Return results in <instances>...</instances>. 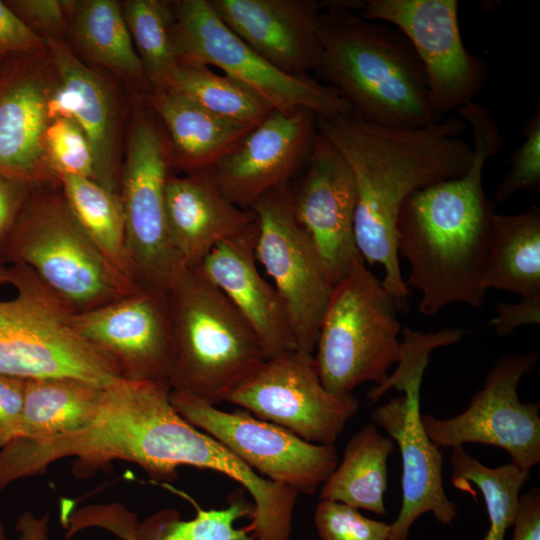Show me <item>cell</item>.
Masks as SVG:
<instances>
[{"instance_id":"25","label":"cell","mask_w":540,"mask_h":540,"mask_svg":"<svg viewBox=\"0 0 540 540\" xmlns=\"http://www.w3.org/2000/svg\"><path fill=\"white\" fill-rule=\"evenodd\" d=\"M483 285L531 297L540 295V208L493 217Z\"/></svg>"},{"instance_id":"12","label":"cell","mask_w":540,"mask_h":540,"mask_svg":"<svg viewBox=\"0 0 540 540\" xmlns=\"http://www.w3.org/2000/svg\"><path fill=\"white\" fill-rule=\"evenodd\" d=\"M170 401L180 416L218 440L254 472L299 494H314L338 464L335 445L308 442L244 409L223 411L173 390Z\"/></svg>"},{"instance_id":"33","label":"cell","mask_w":540,"mask_h":540,"mask_svg":"<svg viewBox=\"0 0 540 540\" xmlns=\"http://www.w3.org/2000/svg\"><path fill=\"white\" fill-rule=\"evenodd\" d=\"M196 515L181 519L176 510L166 509L136 524L128 540H259L249 535L246 527L236 528L235 521L252 516L253 504L240 495H233L227 507L202 509L196 506Z\"/></svg>"},{"instance_id":"2","label":"cell","mask_w":540,"mask_h":540,"mask_svg":"<svg viewBox=\"0 0 540 540\" xmlns=\"http://www.w3.org/2000/svg\"><path fill=\"white\" fill-rule=\"evenodd\" d=\"M457 113L473 136L469 168L412 194L396 223L397 253L410 263L408 285L421 293L419 311L426 315L457 302L481 308L486 292L483 280L496 211L484 193L483 170L505 140L486 107L470 102Z\"/></svg>"},{"instance_id":"24","label":"cell","mask_w":540,"mask_h":540,"mask_svg":"<svg viewBox=\"0 0 540 540\" xmlns=\"http://www.w3.org/2000/svg\"><path fill=\"white\" fill-rule=\"evenodd\" d=\"M147 100L166 132L171 164L189 174L210 171L255 127L220 117L175 90L151 91Z\"/></svg>"},{"instance_id":"37","label":"cell","mask_w":540,"mask_h":540,"mask_svg":"<svg viewBox=\"0 0 540 540\" xmlns=\"http://www.w3.org/2000/svg\"><path fill=\"white\" fill-rule=\"evenodd\" d=\"M46 45L41 38L6 3L0 1V56L37 52Z\"/></svg>"},{"instance_id":"29","label":"cell","mask_w":540,"mask_h":540,"mask_svg":"<svg viewBox=\"0 0 540 540\" xmlns=\"http://www.w3.org/2000/svg\"><path fill=\"white\" fill-rule=\"evenodd\" d=\"M57 180L73 215L94 247L118 274L134 284L127 258L120 194L87 178L60 175Z\"/></svg>"},{"instance_id":"1","label":"cell","mask_w":540,"mask_h":540,"mask_svg":"<svg viewBox=\"0 0 540 540\" xmlns=\"http://www.w3.org/2000/svg\"><path fill=\"white\" fill-rule=\"evenodd\" d=\"M316 128L345 158L355 181L354 236L368 264L384 268L383 286L403 305L409 295L399 265L396 223L415 192L458 177L472 161L459 116L419 128H387L354 114L316 116Z\"/></svg>"},{"instance_id":"43","label":"cell","mask_w":540,"mask_h":540,"mask_svg":"<svg viewBox=\"0 0 540 540\" xmlns=\"http://www.w3.org/2000/svg\"><path fill=\"white\" fill-rule=\"evenodd\" d=\"M15 529L18 533L17 540H49V517L35 516L32 512H23L17 519Z\"/></svg>"},{"instance_id":"15","label":"cell","mask_w":540,"mask_h":540,"mask_svg":"<svg viewBox=\"0 0 540 540\" xmlns=\"http://www.w3.org/2000/svg\"><path fill=\"white\" fill-rule=\"evenodd\" d=\"M536 358L535 352L505 355L462 413L448 419L422 415L432 442L439 448L466 443L498 447L508 453L512 464L530 471L540 462L539 404L521 402L517 387Z\"/></svg>"},{"instance_id":"4","label":"cell","mask_w":540,"mask_h":540,"mask_svg":"<svg viewBox=\"0 0 540 540\" xmlns=\"http://www.w3.org/2000/svg\"><path fill=\"white\" fill-rule=\"evenodd\" d=\"M172 366L168 382L217 405L267 359L247 321L198 267L184 266L168 291Z\"/></svg>"},{"instance_id":"3","label":"cell","mask_w":540,"mask_h":540,"mask_svg":"<svg viewBox=\"0 0 540 540\" xmlns=\"http://www.w3.org/2000/svg\"><path fill=\"white\" fill-rule=\"evenodd\" d=\"M322 4L320 64L315 71L350 105L352 114L387 128H419L441 120L424 68L396 28L362 18L356 1Z\"/></svg>"},{"instance_id":"30","label":"cell","mask_w":540,"mask_h":540,"mask_svg":"<svg viewBox=\"0 0 540 540\" xmlns=\"http://www.w3.org/2000/svg\"><path fill=\"white\" fill-rule=\"evenodd\" d=\"M168 89L186 95L220 117L251 126L258 125L274 111L249 86L225 74L219 75L201 63L179 62Z\"/></svg>"},{"instance_id":"31","label":"cell","mask_w":540,"mask_h":540,"mask_svg":"<svg viewBox=\"0 0 540 540\" xmlns=\"http://www.w3.org/2000/svg\"><path fill=\"white\" fill-rule=\"evenodd\" d=\"M122 10L147 84L152 91L167 90L179 63L171 1L127 0Z\"/></svg>"},{"instance_id":"5","label":"cell","mask_w":540,"mask_h":540,"mask_svg":"<svg viewBox=\"0 0 540 540\" xmlns=\"http://www.w3.org/2000/svg\"><path fill=\"white\" fill-rule=\"evenodd\" d=\"M401 355L395 371L367 395L370 402L380 399L390 388L404 392L372 411L373 424L386 431L398 445L402 463V503L390 524L388 540H407L412 524L423 514L433 513L442 524L458 516L457 506L444 491L440 448L427 435L420 412V387L430 353L458 342L462 329L423 333L409 327L402 330Z\"/></svg>"},{"instance_id":"16","label":"cell","mask_w":540,"mask_h":540,"mask_svg":"<svg viewBox=\"0 0 540 540\" xmlns=\"http://www.w3.org/2000/svg\"><path fill=\"white\" fill-rule=\"evenodd\" d=\"M70 323L121 378L168 381L172 340L167 292L137 286L112 302L72 314Z\"/></svg>"},{"instance_id":"35","label":"cell","mask_w":540,"mask_h":540,"mask_svg":"<svg viewBox=\"0 0 540 540\" xmlns=\"http://www.w3.org/2000/svg\"><path fill=\"white\" fill-rule=\"evenodd\" d=\"M523 142L509 159V168L498 183L494 200L501 203L519 191L540 189V106L525 123Z\"/></svg>"},{"instance_id":"10","label":"cell","mask_w":540,"mask_h":540,"mask_svg":"<svg viewBox=\"0 0 540 540\" xmlns=\"http://www.w3.org/2000/svg\"><path fill=\"white\" fill-rule=\"evenodd\" d=\"M170 165V146L162 124L158 118L140 113L132 124L120 171L126 251L133 283L164 292L185 266L166 225L165 185Z\"/></svg>"},{"instance_id":"36","label":"cell","mask_w":540,"mask_h":540,"mask_svg":"<svg viewBox=\"0 0 540 540\" xmlns=\"http://www.w3.org/2000/svg\"><path fill=\"white\" fill-rule=\"evenodd\" d=\"M314 523L321 540H388L391 527L346 504L320 500Z\"/></svg>"},{"instance_id":"11","label":"cell","mask_w":540,"mask_h":540,"mask_svg":"<svg viewBox=\"0 0 540 540\" xmlns=\"http://www.w3.org/2000/svg\"><path fill=\"white\" fill-rule=\"evenodd\" d=\"M251 210L258 223L256 259L284 304L297 350L314 355L320 323L335 284L296 220L288 185L261 196Z\"/></svg>"},{"instance_id":"6","label":"cell","mask_w":540,"mask_h":540,"mask_svg":"<svg viewBox=\"0 0 540 540\" xmlns=\"http://www.w3.org/2000/svg\"><path fill=\"white\" fill-rule=\"evenodd\" d=\"M401 303L383 286L358 252L332 290L315 347L323 386L349 394L364 382H384L401 355Z\"/></svg>"},{"instance_id":"20","label":"cell","mask_w":540,"mask_h":540,"mask_svg":"<svg viewBox=\"0 0 540 540\" xmlns=\"http://www.w3.org/2000/svg\"><path fill=\"white\" fill-rule=\"evenodd\" d=\"M258 223L219 242L198 269L233 304L258 337L268 358L297 349L284 304L260 274L255 254Z\"/></svg>"},{"instance_id":"7","label":"cell","mask_w":540,"mask_h":540,"mask_svg":"<svg viewBox=\"0 0 540 540\" xmlns=\"http://www.w3.org/2000/svg\"><path fill=\"white\" fill-rule=\"evenodd\" d=\"M36 188L0 253L4 263L30 268L73 314L137 288L100 255L61 190L38 192Z\"/></svg>"},{"instance_id":"13","label":"cell","mask_w":540,"mask_h":540,"mask_svg":"<svg viewBox=\"0 0 540 540\" xmlns=\"http://www.w3.org/2000/svg\"><path fill=\"white\" fill-rule=\"evenodd\" d=\"M457 0H366L357 14L398 29L415 50L439 118L473 101L488 78L487 63L464 46Z\"/></svg>"},{"instance_id":"40","label":"cell","mask_w":540,"mask_h":540,"mask_svg":"<svg viewBox=\"0 0 540 540\" xmlns=\"http://www.w3.org/2000/svg\"><path fill=\"white\" fill-rule=\"evenodd\" d=\"M36 186L0 173V253Z\"/></svg>"},{"instance_id":"17","label":"cell","mask_w":540,"mask_h":540,"mask_svg":"<svg viewBox=\"0 0 540 540\" xmlns=\"http://www.w3.org/2000/svg\"><path fill=\"white\" fill-rule=\"evenodd\" d=\"M317 135L316 115L305 108L273 111L210 170L221 193L249 210L267 192L287 185L307 162Z\"/></svg>"},{"instance_id":"34","label":"cell","mask_w":540,"mask_h":540,"mask_svg":"<svg viewBox=\"0 0 540 540\" xmlns=\"http://www.w3.org/2000/svg\"><path fill=\"white\" fill-rule=\"evenodd\" d=\"M44 149L49 169L56 180L60 175H71L96 182L91 145L72 120L57 118L49 122L44 134Z\"/></svg>"},{"instance_id":"45","label":"cell","mask_w":540,"mask_h":540,"mask_svg":"<svg viewBox=\"0 0 540 540\" xmlns=\"http://www.w3.org/2000/svg\"><path fill=\"white\" fill-rule=\"evenodd\" d=\"M0 540H6L5 530L0 519Z\"/></svg>"},{"instance_id":"21","label":"cell","mask_w":540,"mask_h":540,"mask_svg":"<svg viewBox=\"0 0 540 540\" xmlns=\"http://www.w3.org/2000/svg\"><path fill=\"white\" fill-rule=\"evenodd\" d=\"M59 85L47 100L49 120L75 122L86 135L95 159L96 183L120 194L117 164V110L105 82L84 65L61 39L44 36Z\"/></svg>"},{"instance_id":"39","label":"cell","mask_w":540,"mask_h":540,"mask_svg":"<svg viewBox=\"0 0 540 540\" xmlns=\"http://www.w3.org/2000/svg\"><path fill=\"white\" fill-rule=\"evenodd\" d=\"M26 380L0 373V449L19 436Z\"/></svg>"},{"instance_id":"22","label":"cell","mask_w":540,"mask_h":540,"mask_svg":"<svg viewBox=\"0 0 540 540\" xmlns=\"http://www.w3.org/2000/svg\"><path fill=\"white\" fill-rule=\"evenodd\" d=\"M49 88L28 60L0 69V173L34 186L58 183L44 149Z\"/></svg>"},{"instance_id":"28","label":"cell","mask_w":540,"mask_h":540,"mask_svg":"<svg viewBox=\"0 0 540 540\" xmlns=\"http://www.w3.org/2000/svg\"><path fill=\"white\" fill-rule=\"evenodd\" d=\"M71 15L74 39L87 57L123 77L147 84L119 2L74 1Z\"/></svg>"},{"instance_id":"46","label":"cell","mask_w":540,"mask_h":540,"mask_svg":"<svg viewBox=\"0 0 540 540\" xmlns=\"http://www.w3.org/2000/svg\"><path fill=\"white\" fill-rule=\"evenodd\" d=\"M2 61H3V57L0 56V65H1Z\"/></svg>"},{"instance_id":"14","label":"cell","mask_w":540,"mask_h":540,"mask_svg":"<svg viewBox=\"0 0 540 540\" xmlns=\"http://www.w3.org/2000/svg\"><path fill=\"white\" fill-rule=\"evenodd\" d=\"M226 402L315 444L335 445L360 402L327 390L313 354L297 349L266 359Z\"/></svg>"},{"instance_id":"26","label":"cell","mask_w":540,"mask_h":540,"mask_svg":"<svg viewBox=\"0 0 540 540\" xmlns=\"http://www.w3.org/2000/svg\"><path fill=\"white\" fill-rule=\"evenodd\" d=\"M104 387L69 377L26 380L18 437L43 441L87 427L97 415Z\"/></svg>"},{"instance_id":"44","label":"cell","mask_w":540,"mask_h":540,"mask_svg":"<svg viewBox=\"0 0 540 540\" xmlns=\"http://www.w3.org/2000/svg\"><path fill=\"white\" fill-rule=\"evenodd\" d=\"M10 283V270L9 265L4 263L0 259V285L8 284Z\"/></svg>"},{"instance_id":"23","label":"cell","mask_w":540,"mask_h":540,"mask_svg":"<svg viewBox=\"0 0 540 540\" xmlns=\"http://www.w3.org/2000/svg\"><path fill=\"white\" fill-rule=\"evenodd\" d=\"M165 217L170 241L182 263L198 267L221 241L235 237L256 221L255 213L231 203L210 171L169 175Z\"/></svg>"},{"instance_id":"32","label":"cell","mask_w":540,"mask_h":540,"mask_svg":"<svg viewBox=\"0 0 540 540\" xmlns=\"http://www.w3.org/2000/svg\"><path fill=\"white\" fill-rule=\"evenodd\" d=\"M451 481L460 488L473 483L481 491L489 520L484 540H504L507 530L513 526L519 507L520 490L527 482L530 471L512 463L497 468L487 467L469 455L463 446L452 448Z\"/></svg>"},{"instance_id":"9","label":"cell","mask_w":540,"mask_h":540,"mask_svg":"<svg viewBox=\"0 0 540 540\" xmlns=\"http://www.w3.org/2000/svg\"><path fill=\"white\" fill-rule=\"evenodd\" d=\"M171 7L179 62L220 68L283 114L300 108L322 118L352 113L350 105L334 88L309 75L285 74L269 64L219 19L208 0L171 1Z\"/></svg>"},{"instance_id":"8","label":"cell","mask_w":540,"mask_h":540,"mask_svg":"<svg viewBox=\"0 0 540 540\" xmlns=\"http://www.w3.org/2000/svg\"><path fill=\"white\" fill-rule=\"evenodd\" d=\"M15 296L0 300V373L28 379L77 378L107 386L121 378L73 330V314L28 267L9 265Z\"/></svg>"},{"instance_id":"38","label":"cell","mask_w":540,"mask_h":540,"mask_svg":"<svg viewBox=\"0 0 540 540\" xmlns=\"http://www.w3.org/2000/svg\"><path fill=\"white\" fill-rule=\"evenodd\" d=\"M74 1L14 0L8 5L24 20L44 32L45 36L58 38L65 25L66 14Z\"/></svg>"},{"instance_id":"19","label":"cell","mask_w":540,"mask_h":540,"mask_svg":"<svg viewBox=\"0 0 540 540\" xmlns=\"http://www.w3.org/2000/svg\"><path fill=\"white\" fill-rule=\"evenodd\" d=\"M219 19L279 71H316L322 44L316 0H208Z\"/></svg>"},{"instance_id":"42","label":"cell","mask_w":540,"mask_h":540,"mask_svg":"<svg viewBox=\"0 0 540 540\" xmlns=\"http://www.w3.org/2000/svg\"><path fill=\"white\" fill-rule=\"evenodd\" d=\"M511 540H540V490L533 488L520 496Z\"/></svg>"},{"instance_id":"18","label":"cell","mask_w":540,"mask_h":540,"mask_svg":"<svg viewBox=\"0 0 540 540\" xmlns=\"http://www.w3.org/2000/svg\"><path fill=\"white\" fill-rule=\"evenodd\" d=\"M306 163L302 181L292 189L293 211L336 284L358 253L354 176L345 158L318 131Z\"/></svg>"},{"instance_id":"41","label":"cell","mask_w":540,"mask_h":540,"mask_svg":"<svg viewBox=\"0 0 540 540\" xmlns=\"http://www.w3.org/2000/svg\"><path fill=\"white\" fill-rule=\"evenodd\" d=\"M495 310L491 325L498 335L507 336L520 326L540 323V295L521 297L517 303L498 301Z\"/></svg>"},{"instance_id":"27","label":"cell","mask_w":540,"mask_h":540,"mask_svg":"<svg viewBox=\"0 0 540 540\" xmlns=\"http://www.w3.org/2000/svg\"><path fill=\"white\" fill-rule=\"evenodd\" d=\"M394 448L395 442L373 423L363 426L349 439L341 463L323 483L320 500L386 515L387 463Z\"/></svg>"}]
</instances>
